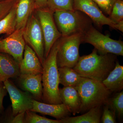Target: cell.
<instances>
[{"mask_svg":"<svg viewBox=\"0 0 123 123\" xmlns=\"http://www.w3.org/2000/svg\"><path fill=\"white\" fill-rule=\"evenodd\" d=\"M94 48L89 55L80 56L73 68L80 76L102 82L114 68L116 55L111 53L99 55Z\"/></svg>","mask_w":123,"mask_h":123,"instance_id":"6da1fadb","label":"cell"},{"mask_svg":"<svg viewBox=\"0 0 123 123\" xmlns=\"http://www.w3.org/2000/svg\"><path fill=\"white\" fill-rule=\"evenodd\" d=\"M59 39L53 44L43 65V101L44 103L49 104L62 103L60 94L59 77L57 63Z\"/></svg>","mask_w":123,"mask_h":123,"instance_id":"7a4b0ae2","label":"cell"},{"mask_svg":"<svg viewBox=\"0 0 123 123\" xmlns=\"http://www.w3.org/2000/svg\"><path fill=\"white\" fill-rule=\"evenodd\" d=\"M75 87L81 100L80 112L107 104L111 93L102 82L86 78H82L80 82Z\"/></svg>","mask_w":123,"mask_h":123,"instance_id":"3957f363","label":"cell"},{"mask_svg":"<svg viewBox=\"0 0 123 123\" xmlns=\"http://www.w3.org/2000/svg\"><path fill=\"white\" fill-rule=\"evenodd\" d=\"M53 17L62 37L77 33L84 34L93 25L91 19L78 10H55Z\"/></svg>","mask_w":123,"mask_h":123,"instance_id":"277c9868","label":"cell"},{"mask_svg":"<svg viewBox=\"0 0 123 123\" xmlns=\"http://www.w3.org/2000/svg\"><path fill=\"white\" fill-rule=\"evenodd\" d=\"M84 34L77 33L59 39L57 54L58 68L67 66L73 68L79 57V48L82 43Z\"/></svg>","mask_w":123,"mask_h":123,"instance_id":"5b68a950","label":"cell"},{"mask_svg":"<svg viewBox=\"0 0 123 123\" xmlns=\"http://www.w3.org/2000/svg\"><path fill=\"white\" fill-rule=\"evenodd\" d=\"M82 43L92 44L102 55L108 53L123 56V42L104 35L92 25L84 34Z\"/></svg>","mask_w":123,"mask_h":123,"instance_id":"8992f818","label":"cell"},{"mask_svg":"<svg viewBox=\"0 0 123 123\" xmlns=\"http://www.w3.org/2000/svg\"><path fill=\"white\" fill-rule=\"evenodd\" d=\"M34 11L23 29V37L26 43L35 52L43 65L45 60L44 37L39 20Z\"/></svg>","mask_w":123,"mask_h":123,"instance_id":"52a82bcc","label":"cell"},{"mask_svg":"<svg viewBox=\"0 0 123 123\" xmlns=\"http://www.w3.org/2000/svg\"><path fill=\"white\" fill-rule=\"evenodd\" d=\"M42 27L44 39V57L46 59L55 42L62 37L53 17V12L48 8L36 9Z\"/></svg>","mask_w":123,"mask_h":123,"instance_id":"ba28073f","label":"cell"},{"mask_svg":"<svg viewBox=\"0 0 123 123\" xmlns=\"http://www.w3.org/2000/svg\"><path fill=\"white\" fill-rule=\"evenodd\" d=\"M73 8L87 15L98 28L107 25L116 30V23H114L104 14L93 0H73Z\"/></svg>","mask_w":123,"mask_h":123,"instance_id":"9c48e42d","label":"cell"},{"mask_svg":"<svg viewBox=\"0 0 123 123\" xmlns=\"http://www.w3.org/2000/svg\"><path fill=\"white\" fill-rule=\"evenodd\" d=\"M8 93L12 103V116L23 111H30L33 107V97L29 92H23L10 80L3 82Z\"/></svg>","mask_w":123,"mask_h":123,"instance_id":"30bf717a","label":"cell"},{"mask_svg":"<svg viewBox=\"0 0 123 123\" xmlns=\"http://www.w3.org/2000/svg\"><path fill=\"white\" fill-rule=\"evenodd\" d=\"M23 30H16L7 37L0 39V52L10 55L19 65L22 61L26 44Z\"/></svg>","mask_w":123,"mask_h":123,"instance_id":"8fae6325","label":"cell"},{"mask_svg":"<svg viewBox=\"0 0 123 123\" xmlns=\"http://www.w3.org/2000/svg\"><path fill=\"white\" fill-rule=\"evenodd\" d=\"M42 74H21L18 77L21 87L30 92L37 101H43Z\"/></svg>","mask_w":123,"mask_h":123,"instance_id":"7c38bea8","label":"cell"},{"mask_svg":"<svg viewBox=\"0 0 123 123\" xmlns=\"http://www.w3.org/2000/svg\"><path fill=\"white\" fill-rule=\"evenodd\" d=\"M21 74H42L43 66L35 52L28 44H26L23 58L20 65Z\"/></svg>","mask_w":123,"mask_h":123,"instance_id":"4fadbf2b","label":"cell"},{"mask_svg":"<svg viewBox=\"0 0 123 123\" xmlns=\"http://www.w3.org/2000/svg\"><path fill=\"white\" fill-rule=\"evenodd\" d=\"M33 102L31 111L50 116L57 120L69 116L71 114L68 107L63 103L52 104L43 103L34 99Z\"/></svg>","mask_w":123,"mask_h":123,"instance_id":"5bb4252c","label":"cell"},{"mask_svg":"<svg viewBox=\"0 0 123 123\" xmlns=\"http://www.w3.org/2000/svg\"><path fill=\"white\" fill-rule=\"evenodd\" d=\"M20 74L19 64L13 57L0 52V82L10 78H18Z\"/></svg>","mask_w":123,"mask_h":123,"instance_id":"9a60e30c","label":"cell"},{"mask_svg":"<svg viewBox=\"0 0 123 123\" xmlns=\"http://www.w3.org/2000/svg\"><path fill=\"white\" fill-rule=\"evenodd\" d=\"M62 103L68 107L71 113L75 115L80 113L81 103L80 97L75 86H64L59 89Z\"/></svg>","mask_w":123,"mask_h":123,"instance_id":"2e32d148","label":"cell"},{"mask_svg":"<svg viewBox=\"0 0 123 123\" xmlns=\"http://www.w3.org/2000/svg\"><path fill=\"white\" fill-rule=\"evenodd\" d=\"M16 30H23L30 17L35 9L33 0H18L15 5Z\"/></svg>","mask_w":123,"mask_h":123,"instance_id":"e0dca14e","label":"cell"},{"mask_svg":"<svg viewBox=\"0 0 123 123\" xmlns=\"http://www.w3.org/2000/svg\"><path fill=\"white\" fill-rule=\"evenodd\" d=\"M102 83L110 92L121 91L123 89V66L117 62L114 68Z\"/></svg>","mask_w":123,"mask_h":123,"instance_id":"ac0fdd59","label":"cell"},{"mask_svg":"<svg viewBox=\"0 0 123 123\" xmlns=\"http://www.w3.org/2000/svg\"><path fill=\"white\" fill-rule=\"evenodd\" d=\"M102 106L91 108L85 114L79 116L66 117L60 120L61 123H101Z\"/></svg>","mask_w":123,"mask_h":123,"instance_id":"d6986e66","label":"cell"},{"mask_svg":"<svg viewBox=\"0 0 123 123\" xmlns=\"http://www.w3.org/2000/svg\"><path fill=\"white\" fill-rule=\"evenodd\" d=\"M60 84L64 86H76L81 81L83 77L73 68L67 66L58 68Z\"/></svg>","mask_w":123,"mask_h":123,"instance_id":"ffe728a7","label":"cell"},{"mask_svg":"<svg viewBox=\"0 0 123 123\" xmlns=\"http://www.w3.org/2000/svg\"><path fill=\"white\" fill-rule=\"evenodd\" d=\"M15 5L8 14L0 20V35L6 34L8 36L16 30Z\"/></svg>","mask_w":123,"mask_h":123,"instance_id":"44dd1931","label":"cell"},{"mask_svg":"<svg viewBox=\"0 0 123 123\" xmlns=\"http://www.w3.org/2000/svg\"><path fill=\"white\" fill-rule=\"evenodd\" d=\"M48 8L53 12L57 10H74L73 0H48Z\"/></svg>","mask_w":123,"mask_h":123,"instance_id":"7402d4cb","label":"cell"},{"mask_svg":"<svg viewBox=\"0 0 123 123\" xmlns=\"http://www.w3.org/2000/svg\"><path fill=\"white\" fill-rule=\"evenodd\" d=\"M24 123H61L60 120H52L40 116L34 112L27 111L25 113Z\"/></svg>","mask_w":123,"mask_h":123,"instance_id":"603a6c76","label":"cell"},{"mask_svg":"<svg viewBox=\"0 0 123 123\" xmlns=\"http://www.w3.org/2000/svg\"><path fill=\"white\" fill-rule=\"evenodd\" d=\"M107 104L111 109L117 113L119 117L123 116V92H117L111 98L109 99Z\"/></svg>","mask_w":123,"mask_h":123,"instance_id":"cb8c5ba5","label":"cell"},{"mask_svg":"<svg viewBox=\"0 0 123 123\" xmlns=\"http://www.w3.org/2000/svg\"><path fill=\"white\" fill-rule=\"evenodd\" d=\"M108 18L114 23L123 20V0H116L112 6Z\"/></svg>","mask_w":123,"mask_h":123,"instance_id":"d4e9b609","label":"cell"},{"mask_svg":"<svg viewBox=\"0 0 123 123\" xmlns=\"http://www.w3.org/2000/svg\"><path fill=\"white\" fill-rule=\"evenodd\" d=\"M103 112L101 117V123H115L116 120V112L111 108L108 104L104 105Z\"/></svg>","mask_w":123,"mask_h":123,"instance_id":"484cf974","label":"cell"},{"mask_svg":"<svg viewBox=\"0 0 123 123\" xmlns=\"http://www.w3.org/2000/svg\"><path fill=\"white\" fill-rule=\"evenodd\" d=\"M101 9L106 14L110 15L112 6L116 0H93Z\"/></svg>","mask_w":123,"mask_h":123,"instance_id":"4316f807","label":"cell"},{"mask_svg":"<svg viewBox=\"0 0 123 123\" xmlns=\"http://www.w3.org/2000/svg\"><path fill=\"white\" fill-rule=\"evenodd\" d=\"M16 4H13L9 2H0V20L8 14Z\"/></svg>","mask_w":123,"mask_h":123,"instance_id":"83f0119b","label":"cell"},{"mask_svg":"<svg viewBox=\"0 0 123 123\" xmlns=\"http://www.w3.org/2000/svg\"><path fill=\"white\" fill-rule=\"evenodd\" d=\"M7 92L4 83L0 82V115L4 112V108L3 104V99L7 95Z\"/></svg>","mask_w":123,"mask_h":123,"instance_id":"f1b7e54d","label":"cell"},{"mask_svg":"<svg viewBox=\"0 0 123 123\" xmlns=\"http://www.w3.org/2000/svg\"><path fill=\"white\" fill-rule=\"evenodd\" d=\"M25 111L21 112L15 116L13 117L12 119H10L7 120V123H24Z\"/></svg>","mask_w":123,"mask_h":123,"instance_id":"f546056e","label":"cell"},{"mask_svg":"<svg viewBox=\"0 0 123 123\" xmlns=\"http://www.w3.org/2000/svg\"><path fill=\"white\" fill-rule=\"evenodd\" d=\"M35 9L48 8V0H35Z\"/></svg>","mask_w":123,"mask_h":123,"instance_id":"4dcf8cb0","label":"cell"},{"mask_svg":"<svg viewBox=\"0 0 123 123\" xmlns=\"http://www.w3.org/2000/svg\"><path fill=\"white\" fill-rule=\"evenodd\" d=\"M116 30H118L122 33L123 32V20L116 23Z\"/></svg>","mask_w":123,"mask_h":123,"instance_id":"1f68e13d","label":"cell"}]
</instances>
